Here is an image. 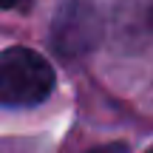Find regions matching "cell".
Listing matches in <instances>:
<instances>
[{"mask_svg":"<svg viewBox=\"0 0 153 153\" xmlns=\"http://www.w3.org/2000/svg\"><path fill=\"white\" fill-rule=\"evenodd\" d=\"M54 68L43 54L11 45L0 51V105L3 108H34L54 91Z\"/></svg>","mask_w":153,"mask_h":153,"instance_id":"1","label":"cell"},{"mask_svg":"<svg viewBox=\"0 0 153 153\" xmlns=\"http://www.w3.org/2000/svg\"><path fill=\"white\" fill-rule=\"evenodd\" d=\"M102 40V14L91 0H65L51 20L48 43L62 60L91 54Z\"/></svg>","mask_w":153,"mask_h":153,"instance_id":"2","label":"cell"},{"mask_svg":"<svg viewBox=\"0 0 153 153\" xmlns=\"http://www.w3.org/2000/svg\"><path fill=\"white\" fill-rule=\"evenodd\" d=\"M88 153H128V145L125 142H108V145H99V148H94Z\"/></svg>","mask_w":153,"mask_h":153,"instance_id":"3","label":"cell"},{"mask_svg":"<svg viewBox=\"0 0 153 153\" xmlns=\"http://www.w3.org/2000/svg\"><path fill=\"white\" fill-rule=\"evenodd\" d=\"M20 0H0V9H14Z\"/></svg>","mask_w":153,"mask_h":153,"instance_id":"4","label":"cell"},{"mask_svg":"<svg viewBox=\"0 0 153 153\" xmlns=\"http://www.w3.org/2000/svg\"><path fill=\"white\" fill-rule=\"evenodd\" d=\"M148 20H150V26H153V9H150V17H148Z\"/></svg>","mask_w":153,"mask_h":153,"instance_id":"5","label":"cell"},{"mask_svg":"<svg viewBox=\"0 0 153 153\" xmlns=\"http://www.w3.org/2000/svg\"><path fill=\"white\" fill-rule=\"evenodd\" d=\"M148 153H153V150H148Z\"/></svg>","mask_w":153,"mask_h":153,"instance_id":"6","label":"cell"}]
</instances>
